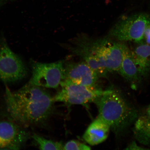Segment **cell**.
<instances>
[{"label":"cell","instance_id":"16","mask_svg":"<svg viewBox=\"0 0 150 150\" xmlns=\"http://www.w3.org/2000/svg\"><path fill=\"white\" fill-rule=\"evenodd\" d=\"M126 149H134V150H138V149H145L144 148H142L140 146H138L135 142H133L131 143L130 145H129Z\"/></svg>","mask_w":150,"mask_h":150},{"label":"cell","instance_id":"18","mask_svg":"<svg viewBox=\"0 0 150 150\" xmlns=\"http://www.w3.org/2000/svg\"><path fill=\"white\" fill-rule=\"evenodd\" d=\"M1 0H0V4H1Z\"/></svg>","mask_w":150,"mask_h":150},{"label":"cell","instance_id":"3","mask_svg":"<svg viewBox=\"0 0 150 150\" xmlns=\"http://www.w3.org/2000/svg\"><path fill=\"white\" fill-rule=\"evenodd\" d=\"M95 103L98 108V117L117 134L122 132L137 117L135 109L117 90L104 91Z\"/></svg>","mask_w":150,"mask_h":150},{"label":"cell","instance_id":"6","mask_svg":"<svg viewBox=\"0 0 150 150\" xmlns=\"http://www.w3.org/2000/svg\"><path fill=\"white\" fill-rule=\"evenodd\" d=\"M60 86L61 89L53 97L54 102H62L69 106L95 103L104 91L95 87L82 85L66 79Z\"/></svg>","mask_w":150,"mask_h":150},{"label":"cell","instance_id":"4","mask_svg":"<svg viewBox=\"0 0 150 150\" xmlns=\"http://www.w3.org/2000/svg\"><path fill=\"white\" fill-rule=\"evenodd\" d=\"M150 23V16L145 13L125 17L118 21L111 28L109 36L119 41L142 44L144 30Z\"/></svg>","mask_w":150,"mask_h":150},{"label":"cell","instance_id":"10","mask_svg":"<svg viewBox=\"0 0 150 150\" xmlns=\"http://www.w3.org/2000/svg\"><path fill=\"white\" fill-rule=\"evenodd\" d=\"M110 129L109 125L98 117L88 127L83 134V139L90 145H98L107 139Z\"/></svg>","mask_w":150,"mask_h":150},{"label":"cell","instance_id":"1","mask_svg":"<svg viewBox=\"0 0 150 150\" xmlns=\"http://www.w3.org/2000/svg\"><path fill=\"white\" fill-rule=\"evenodd\" d=\"M5 99L11 119L23 127L42 124L54 111L53 97L46 89L28 83L14 92L6 86Z\"/></svg>","mask_w":150,"mask_h":150},{"label":"cell","instance_id":"11","mask_svg":"<svg viewBox=\"0 0 150 150\" xmlns=\"http://www.w3.org/2000/svg\"><path fill=\"white\" fill-rule=\"evenodd\" d=\"M118 72L125 79L132 82H139L142 78L134 62L131 50L125 44L122 61Z\"/></svg>","mask_w":150,"mask_h":150},{"label":"cell","instance_id":"9","mask_svg":"<svg viewBox=\"0 0 150 150\" xmlns=\"http://www.w3.org/2000/svg\"><path fill=\"white\" fill-rule=\"evenodd\" d=\"M64 67V79L82 85L95 87L99 76L85 61L65 62Z\"/></svg>","mask_w":150,"mask_h":150},{"label":"cell","instance_id":"7","mask_svg":"<svg viewBox=\"0 0 150 150\" xmlns=\"http://www.w3.org/2000/svg\"><path fill=\"white\" fill-rule=\"evenodd\" d=\"M28 70L19 56L11 50L4 38L0 39V80L14 83L27 76Z\"/></svg>","mask_w":150,"mask_h":150},{"label":"cell","instance_id":"8","mask_svg":"<svg viewBox=\"0 0 150 150\" xmlns=\"http://www.w3.org/2000/svg\"><path fill=\"white\" fill-rule=\"evenodd\" d=\"M28 132L14 121H0V150H18L29 138Z\"/></svg>","mask_w":150,"mask_h":150},{"label":"cell","instance_id":"2","mask_svg":"<svg viewBox=\"0 0 150 150\" xmlns=\"http://www.w3.org/2000/svg\"><path fill=\"white\" fill-rule=\"evenodd\" d=\"M124 44L108 38L94 39L81 35L71 42L68 47L73 54L84 60L99 77L118 72L122 61Z\"/></svg>","mask_w":150,"mask_h":150},{"label":"cell","instance_id":"14","mask_svg":"<svg viewBox=\"0 0 150 150\" xmlns=\"http://www.w3.org/2000/svg\"><path fill=\"white\" fill-rule=\"evenodd\" d=\"M91 149L89 146L86 145L77 141L72 140L67 142L64 146L63 150H88Z\"/></svg>","mask_w":150,"mask_h":150},{"label":"cell","instance_id":"13","mask_svg":"<svg viewBox=\"0 0 150 150\" xmlns=\"http://www.w3.org/2000/svg\"><path fill=\"white\" fill-rule=\"evenodd\" d=\"M32 138L40 149L63 150L64 145L62 142L46 139L36 134H34Z\"/></svg>","mask_w":150,"mask_h":150},{"label":"cell","instance_id":"12","mask_svg":"<svg viewBox=\"0 0 150 150\" xmlns=\"http://www.w3.org/2000/svg\"><path fill=\"white\" fill-rule=\"evenodd\" d=\"M133 59L142 78L150 72V45L142 43L131 51Z\"/></svg>","mask_w":150,"mask_h":150},{"label":"cell","instance_id":"15","mask_svg":"<svg viewBox=\"0 0 150 150\" xmlns=\"http://www.w3.org/2000/svg\"><path fill=\"white\" fill-rule=\"evenodd\" d=\"M143 43L150 45V23L146 26L144 30Z\"/></svg>","mask_w":150,"mask_h":150},{"label":"cell","instance_id":"17","mask_svg":"<svg viewBox=\"0 0 150 150\" xmlns=\"http://www.w3.org/2000/svg\"><path fill=\"white\" fill-rule=\"evenodd\" d=\"M147 117L148 120L150 122V105L148 107L146 111L144 113Z\"/></svg>","mask_w":150,"mask_h":150},{"label":"cell","instance_id":"5","mask_svg":"<svg viewBox=\"0 0 150 150\" xmlns=\"http://www.w3.org/2000/svg\"><path fill=\"white\" fill-rule=\"evenodd\" d=\"M65 61L43 63L33 61L32 74L28 82L30 85L45 89H56L65 78Z\"/></svg>","mask_w":150,"mask_h":150}]
</instances>
